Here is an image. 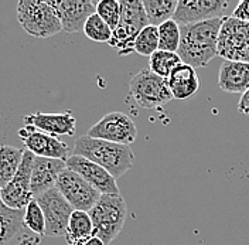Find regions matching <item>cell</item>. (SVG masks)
Listing matches in <instances>:
<instances>
[{
	"instance_id": "obj_1",
	"label": "cell",
	"mask_w": 249,
	"mask_h": 245,
	"mask_svg": "<svg viewBox=\"0 0 249 245\" xmlns=\"http://www.w3.org/2000/svg\"><path fill=\"white\" fill-rule=\"evenodd\" d=\"M225 17L180 26L178 57L193 68H202L218 56V36Z\"/></svg>"
},
{
	"instance_id": "obj_2",
	"label": "cell",
	"mask_w": 249,
	"mask_h": 245,
	"mask_svg": "<svg viewBox=\"0 0 249 245\" xmlns=\"http://www.w3.org/2000/svg\"><path fill=\"white\" fill-rule=\"evenodd\" d=\"M72 154L89 159L105 169L115 179L122 177L127 170L132 169L135 162V153L130 146L91 138L88 135L79 136L75 140Z\"/></svg>"
},
{
	"instance_id": "obj_3",
	"label": "cell",
	"mask_w": 249,
	"mask_h": 245,
	"mask_svg": "<svg viewBox=\"0 0 249 245\" xmlns=\"http://www.w3.org/2000/svg\"><path fill=\"white\" fill-rule=\"evenodd\" d=\"M93 224V235L109 245L124 230L127 207L121 194H102L89 210Z\"/></svg>"
},
{
	"instance_id": "obj_4",
	"label": "cell",
	"mask_w": 249,
	"mask_h": 245,
	"mask_svg": "<svg viewBox=\"0 0 249 245\" xmlns=\"http://www.w3.org/2000/svg\"><path fill=\"white\" fill-rule=\"evenodd\" d=\"M21 29L37 38H48L62 31L58 16L48 0H21L17 4Z\"/></svg>"
},
{
	"instance_id": "obj_5",
	"label": "cell",
	"mask_w": 249,
	"mask_h": 245,
	"mask_svg": "<svg viewBox=\"0 0 249 245\" xmlns=\"http://www.w3.org/2000/svg\"><path fill=\"white\" fill-rule=\"evenodd\" d=\"M121 21L112 31V38L108 44L116 48L119 56H127L133 51L135 40L140 31L149 26V20L142 0H121Z\"/></svg>"
},
{
	"instance_id": "obj_6",
	"label": "cell",
	"mask_w": 249,
	"mask_h": 245,
	"mask_svg": "<svg viewBox=\"0 0 249 245\" xmlns=\"http://www.w3.org/2000/svg\"><path fill=\"white\" fill-rule=\"evenodd\" d=\"M129 95L144 109H155L167 105L173 99L167 79L156 75L149 68L140 70L129 82Z\"/></svg>"
},
{
	"instance_id": "obj_7",
	"label": "cell",
	"mask_w": 249,
	"mask_h": 245,
	"mask_svg": "<svg viewBox=\"0 0 249 245\" xmlns=\"http://www.w3.org/2000/svg\"><path fill=\"white\" fill-rule=\"evenodd\" d=\"M36 201L43 210L46 218V235L50 238L65 237L70 217L74 213L71 204L64 199L57 187L50 188L48 191L36 197Z\"/></svg>"
},
{
	"instance_id": "obj_8",
	"label": "cell",
	"mask_w": 249,
	"mask_h": 245,
	"mask_svg": "<svg viewBox=\"0 0 249 245\" xmlns=\"http://www.w3.org/2000/svg\"><path fill=\"white\" fill-rule=\"evenodd\" d=\"M36 156L24 149L20 168L12 179V182L0 190V200L12 210H26V207L34 200L31 193V170Z\"/></svg>"
},
{
	"instance_id": "obj_9",
	"label": "cell",
	"mask_w": 249,
	"mask_h": 245,
	"mask_svg": "<svg viewBox=\"0 0 249 245\" xmlns=\"http://www.w3.org/2000/svg\"><path fill=\"white\" fill-rule=\"evenodd\" d=\"M55 187L64 196V199L71 204L74 210L87 211V213H89V210L102 196L96 188H93L88 182H85L78 173L70 169H65L58 176Z\"/></svg>"
},
{
	"instance_id": "obj_10",
	"label": "cell",
	"mask_w": 249,
	"mask_h": 245,
	"mask_svg": "<svg viewBox=\"0 0 249 245\" xmlns=\"http://www.w3.org/2000/svg\"><path fill=\"white\" fill-rule=\"evenodd\" d=\"M88 136L130 146L138 136V128L132 118L122 112L107 113L87 132Z\"/></svg>"
},
{
	"instance_id": "obj_11",
	"label": "cell",
	"mask_w": 249,
	"mask_h": 245,
	"mask_svg": "<svg viewBox=\"0 0 249 245\" xmlns=\"http://www.w3.org/2000/svg\"><path fill=\"white\" fill-rule=\"evenodd\" d=\"M23 215L24 210H12L0 200V245H40L41 237L26 227Z\"/></svg>"
},
{
	"instance_id": "obj_12",
	"label": "cell",
	"mask_w": 249,
	"mask_h": 245,
	"mask_svg": "<svg viewBox=\"0 0 249 245\" xmlns=\"http://www.w3.org/2000/svg\"><path fill=\"white\" fill-rule=\"evenodd\" d=\"M18 138L21 139L26 151H30L37 157L67 160L71 156L70 148L65 142L48 133L40 132L31 125H24L18 131Z\"/></svg>"
},
{
	"instance_id": "obj_13",
	"label": "cell",
	"mask_w": 249,
	"mask_h": 245,
	"mask_svg": "<svg viewBox=\"0 0 249 245\" xmlns=\"http://www.w3.org/2000/svg\"><path fill=\"white\" fill-rule=\"evenodd\" d=\"M230 6L224 0H178L173 20L178 26L196 24L218 17H224V10Z\"/></svg>"
},
{
	"instance_id": "obj_14",
	"label": "cell",
	"mask_w": 249,
	"mask_h": 245,
	"mask_svg": "<svg viewBox=\"0 0 249 245\" xmlns=\"http://www.w3.org/2000/svg\"><path fill=\"white\" fill-rule=\"evenodd\" d=\"M65 165L67 169L78 173L85 182H88L101 194H119L116 179L110 176L105 169L91 162L89 159L78 154H71L65 160Z\"/></svg>"
},
{
	"instance_id": "obj_15",
	"label": "cell",
	"mask_w": 249,
	"mask_h": 245,
	"mask_svg": "<svg viewBox=\"0 0 249 245\" xmlns=\"http://www.w3.org/2000/svg\"><path fill=\"white\" fill-rule=\"evenodd\" d=\"M61 21L62 31L79 33L87 20L96 13V3L91 0H48Z\"/></svg>"
},
{
	"instance_id": "obj_16",
	"label": "cell",
	"mask_w": 249,
	"mask_h": 245,
	"mask_svg": "<svg viewBox=\"0 0 249 245\" xmlns=\"http://www.w3.org/2000/svg\"><path fill=\"white\" fill-rule=\"evenodd\" d=\"M249 41V23L232 16L225 17L218 36V56L225 61H236L239 51Z\"/></svg>"
},
{
	"instance_id": "obj_17",
	"label": "cell",
	"mask_w": 249,
	"mask_h": 245,
	"mask_svg": "<svg viewBox=\"0 0 249 245\" xmlns=\"http://www.w3.org/2000/svg\"><path fill=\"white\" fill-rule=\"evenodd\" d=\"M23 121L26 125L34 126L37 131L48 133L51 136H74L77 131V119L71 111L61 113H46L34 112L24 115Z\"/></svg>"
},
{
	"instance_id": "obj_18",
	"label": "cell",
	"mask_w": 249,
	"mask_h": 245,
	"mask_svg": "<svg viewBox=\"0 0 249 245\" xmlns=\"http://www.w3.org/2000/svg\"><path fill=\"white\" fill-rule=\"evenodd\" d=\"M65 169V160L36 156L31 170V193L34 199L48 191L50 188H54L58 176Z\"/></svg>"
},
{
	"instance_id": "obj_19",
	"label": "cell",
	"mask_w": 249,
	"mask_h": 245,
	"mask_svg": "<svg viewBox=\"0 0 249 245\" xmlns=\"http://www.w3.org/2000/svg\"><path fill=\"white\" fill-rule=\"evenodd\" d=\"M218 87L228 94H245L249 90V64L224 61L219 67Z\"/></svg>"
},
{
	"instance_id": "obj_20",
	"label": "cell",
	"mask_w": 249,
	"mask_h": 245,
	"mask_svg": "<svg viewBox=\"0 0 249 245\" xmlns=\"http://www.w3.org/2000/svg\"><path fill=\"white\" fill-rule=\"evenodd\" d=\"M167 84L173 98L178 101H186L193 95H196L201 85L200 78L196 73V68L184 62L178 64L173 70L170 77L167 78Z\"/></svg>"
},
{
	"instance_id": "obj_21",
	"label": "cell",
	"mask_w": 249,
	"mask_h": 245,
	"mask_svg": "<svg viewBox=\"0 0 249 245\" xmlns=\"http://www.w3.org/2000/svg\"><path fill=\"white\" fill-rule=\"evenodd\" d=\"M24 151L10 145L0 146V190L12 182L20 168Z\"/></svg>"
},
{
	"instance_id": "obj_22",
	"label": "cell",
	"mask_w": 249,
	"mask_h": 245,
	"mask_svg": "<svg viewBox=\"0 0 249 245\" xmlns=\"http://www.w3.org/2000/svg\"><path fill=\"white\" fill-rule=\"evenodd\" d=\"M92 235L93 224L89 213L74 210V213L71 214L70 221H68L67 234L64 237L67 240V244L77 243V241H85Z\"/></svg>"
},
{
	"instance_id": "obj_23",
	"label": "cell",
	"mask_w": 249,
	"mask_h": 245,
	"mask_svg": "<svg viewBox=\"0 0 249 245\" xmlns=\"http://www.w3.org/2000/svg\"><path fill=\"white\" fill-rule=\"evenodd\" d=\"M142 3L146 10L149 24L159 27L164 21L173 19L178 1L176 0H142Z\"/></svg>"
},
{
	"instance_id": "obj_24",
	"label": "cell",
	"mask_w": 249,
	"mask_h": 245,
	"mask_svg": "<svg viewBox=\"0 0 249 245\" xmlns=\"http://www.w3.org/2000/svg\"><path fill=\"white\" fill-rule=\"evenodd\" d=\"M181 62L183 61L177 53L157 50L155 54L149 58V70L152 73H155L156 75L167 79L173 73V70Z\"/></svg>"
},
{
	"instance_id": "obj_25",
	"label": "cell",
	"mask_w": 249,
	"mask_h": 245,
	"mask_svg": "<svg viewBox=\"0 0 249 245\" xmlns=\"http://www.w3.org/2000/svg\"><path fill=\"white\" fill-rule=\"evenodd\" d=\"M157 30H159V50L177 53L180 46V37H181L180 26L171 19L160 24Z\"/></svg>"
},
{
	"instance_id": "obj_26",
	"label": "cell",
	"mask_w": 249,
	"mask_h": 245,
	"mask_svg": "<svg viewBox=\"0 0 249 245\" xmlns=\"http://www.w3.org/2000/svg\"><path fill=\"white\" fill-rule=\"evenodd\" d=\"M159 50V30L155 26H146L140 31L139 36L135 40L133 51L143 57H152Z\"/></svg>"
},
{
	"instance_id": "obj_27",
	"label": "cell",
	"mask_w": 249,
	"mask_h": 245,
	"mask_svg": "<svg viewBox=\"0 0 249 245\" xmlns=\"http://www.w3.org/2000/svg\"><path fill=\"white\" fill-rule=\"evenodd\" d=\"M82 31L89 40L96 43H109L112 38V29L96 13L87 20Z\"/></svg>"
},
{
	"instance_id": "obj_28",
	"label": "cell",
	"mask_w": 249,
	"mask_h": 245,
	"mask_svg": "<svg viewBox=\"0 0 249 245\" xmlns=\"http://www.w3.org/2000/svg\"><path fill=\"white\" fill-rule=\"evenodd\" d=\"M23 220H24L26 227L31 232H34L40 237L46 235V218H44L41 207L38 206V203L36 200L30 201V204L26 207Z\"/></svg>"
},
{
	"instance_id": "obj_29",
	"label": "cell",
	"mask_w": 249,
	"mask_h": 245,
	"mask_svg": "<svg viewBox=\"0 0 249 245\" xmlns=\"http://www.w3.org/2000/svg\"><path fill=\"white\" fill-rule=\"evenodd\" d=\"M96 15L99 16L113 31L121 21V15H122L121 1H118V0L98 1L96 3Z\"/></svg>"
},
{
	"instance_id": "obj_30",
	"label": "cell",
	"mask_w": 249,
	"mask_h": 245,
	"mask_svg": "<svg viewBox=\"0 0 249 245\" xmlns=\"http://www.w3.org/2000/svg\"><path fill=\"white\" fill-rule=\"evenodd\" d=\"M232 17L249 23V0H242L238 3V6L233 9Z\"/></svg>"
},
{
	"instance_id": "obj_31",
	"label": "cell",
	"mask_w": 249,
	"mask_h": 245,
	"mask_svg": "<svg viewBox=\"0 0 249 245\" xmlns=\"http://www.w3.org/2000/svg\"><path fill=\"white\" fill-rule=\"evenodd\" d=\"M238 111L241 113H245V115H249V90L245 94L241 95V99L238 102Z\"/></svg>"
},
{
	"instance_id": "obj_32",
	"label": "cell",
	"mask_w": 249,
	"mask_h": 245,
	"mask_svg": "<svg viewBox=\"0 0 249 245\" xmlns=\"http://www.w3.org/2000/svg\"><path fill=\"white\" fill-rule=\"evenodd\" d=\"M236 61L248 62L249 64V41L244 46V48L239 51V54H238V57H236Z\"/></svg>"
},
{
	"instance_id": "obj_33",
	"label": "cell",
	"mask_w": 249,
	"mask_h": 245,
	"mask_svg": "<svg viewBox=\"0 0 249 245\" xmlns=\"http://www.w3.org/2000/svg\"><path fill=\"white\" fill-rule=\"evenodd\" d=\"M84 245H105V243H104L101 238H98L96 235H92V237H89V238L85 241V244Z\"/></svg>"
}]
</instances>
